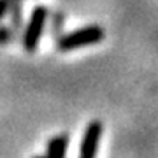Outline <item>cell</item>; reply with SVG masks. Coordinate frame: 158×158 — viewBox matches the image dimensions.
Wrapping results in <instances>:
<instances>
[{
	"mask_svg": "<svg viewBox=\"0 0 158 158\" xmlns=\"http://www.w3.org/2000/svg\"><path fill=\"white\" fill-rule=\"evenodd\" d=\"M11 16V28L14 32V35L21 34V27H23V2H9V12Z\"/></svg>",
	"mask_w": 158,
	"mask_h": 158,
	"instance_id": "obj_5",
	"label": "cell"
},
{
	"mask_svg": "<svg viewBox=\"0 0 158 158\" xmlns=\"http://www.w3.org/2000/svg\"><path fill=\"white\" fill-rule=\"evenodd\" d=\"M104 134V125L100 119H93L86 125L81 144H79V156L77 158H97L98 156V146Z\"/></svg>",
	"mask_w": 158,
	"mask_h": 158,
	"instance_id": "obj_3",
	"label": "cell"
},
{
	"mask_svg": "<svg viewBox=\"0 0 158 158\" xmlns=\"http://www.w3.org/2000/svg\"><path fill=\"white\" fill-rule=\"evenodd\" d=\"M69 144H70V135L69 134H58L51 137L46 144V158H67Z\"/></svg>",
	"mask_w": 158,
	"mask_h": 158,
	"instance_id": "obj_4",
	"label": "cell"
},
{
	"mask_svg": "<svg viewBox=\"0 0 158 158\" xmlns=\"http://www.w3.org/2000/svg\"><path fill=\"white\" fill-rule=\"evenodd\" d=\"M12 39H16V35H14V32H12L11 25H4V23H0V46L11 44Z\"/></svg>",
	"mask_w": 158,
	"mask_h": 158,
	"instance_id": "obj_6",
	"label": "cell"
},
{
	"mask_svg": "<svg viewBox=\"0 0 158 158\" xmlns=\"http://www.w3.org/2000/svg\"><path fill=\"white\" fill-rule=\"evenodd\" d=\"M9 2H23V0H9Z\"/></svg>",
	"mask_w": 158,
	"mask_h": 158,
	"instance_id": "obj_9",
	"label": "cell"
},
{
	"mask_svg": "<svg viewBox=\"0 0 158 158\" xmlns=\"http://www.w3.org/2000/svg\"><path fill=\"white\" fill-rule=\"evenodd\" d=\"M106 39V30L100 25H86L83 28L72 30L69 34H63L56 39V49L60 53H70V51L81 49L86 46H95L100 44Z\"/></svg>",
	"mask_w": 158,
	"mask_h": 158,
	"instance_id": "obj_1",
	"label": "cell"
},
{
	"mask_svg": "<svg viewBox=\"0 0 158 158\" xmlns=\"http://www.w3.org/2000/svg\"><path fill=\"white\" fill-rule=\"evenodd\" d=\"M48 16H49V11H48L46 6H35L32 9L30 18H28V21H27V25H25V28H23V35H21L23 49L27 51V53H35V51L39 49Z\"/></svg>",
	"mask_w": 158,
	"mask_h": 158,
	"instance_id": "obj_2",
	"label": "cell"
},
{
	"mask_svg": "<svg viewBox=\"0 0 158 158\" xmlns=\"http://www.w3.org/2000/svg\"><path fill=\"white\" fill-rule=\"evenodd\" d=\"M32 158H46L44 155H35V156H32Z\"/></svg>",
	"mask_w": 158,
	"mask_h": 158,
	"instance_id": "obj_8",
	"label": "cell"
},
{
	"mask_svg": "<svg viewBox=\"0 0 158 158\" xmlns=\"http://www.w3.org/2000/svg\"><path fill=\"white\" fill-rule=\"evenodd\" d=\"M9 12V0H0V19Z\"/></svg>",
	"mask_w": 158,
	"mask_h": 158,
	"instance_id": "obj_7",
	"label": "cell"
}]
</instances>
